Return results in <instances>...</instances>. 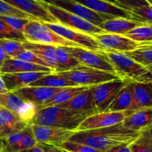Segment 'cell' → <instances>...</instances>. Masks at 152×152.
<instances>
[{"mask_svg":"<svg viewBox=\"0 0 152 152\" xmlns=\"http://www.w3.org/2000/svg\"><path fill=\"white\" fill-rule=\"evenodd\" d=\"M140 132L129 130L122 123L94 129L75 132L68 141L84 144L103 152L126 142H133L138 137Z\"/></svg>","mask_w":152,"mask_h":152,"instance_id":"1","label":"cell"},{"mask_svg":"<svg viewBox=\"0 0 152 152\" xmlns=\"http://www.w3.org/2000/svg\"><path fill=\"white\" fill-rule=\"evenodd\" d=\"M102 52L113 66L116 75L123 81L132 84L152 82L151 72L126 53L108 49H104Z\"/></svg>","mask_w":152,"mask_h":152,"instance_id":"2","label":"cell"},{"mask_svg":"<svg viewBox=\"0 0 152 152\" xmlns=\"http://www.w3.org/2000/svg\"><path fill=\"white\" fill-rule=\"evenodd\" d=\"M88 113L78 112L58 106L46 107L38 110L31 124L50 126L76 132Z\"/></svg>","mask_w":152,"mask_h":152,"instance_id":"3","label":"cell"},{"mask_svg":"<svg viewBox=\"0 0 152 152\" xmlns=\"http://www.w3.org/2000/svg\"><path fill=\"white\" fill-rule=\"evenodd\" d=\"M27 42L64 47H80L59 37L39 21L30 20L22 31Z\"/></svg>","mask_w":152,"mask_h":152,"instance_id":"4","label":"cell"},{"mask_svg":"<svg viewBox=\"0 0 152 152\" xmlns=\"http://www.w3.org/2000/svg\"><path fill=\"white\" fill-rule=\"evenodd\" d=\"M58 74L62 76L76 86L84 87L96 86L102 83L119 79L116 74L83 65L71 71L59 73Z\"/></svg>","mask_w":152,"mask_h":152,"instance_id":"5","label":"cell"},{"mask_svg":"<svg viewBox=\"0 0 152 152\" xmlns=\"http://www.w3.org/2000/svg\"><path fill=\"white\" fill-rule=\"evenodd\" d=\"M46 7L50 14L56 19L57 22L66 28L74 31H80L83 34L90 36L105 34V31L99 27L84 20L82 18L66 11L65 10L50 4L48 1H45Z\"/></svg>","mask_w":152,"mask_h":152,"instance_id":"6","label":"cell"},{"mask_svg":"<svg viewBox=\"0 0 152 152\" xmlns=\"http://www.w3.org/2000/svg\"><path fill=\"white\" fill-rule=\"evenodd\" d=\"M65 49L83 66L115 74L114 68L102 51H93L80 47H65Z\"/></svg>","mask_w":152,"mask_h":152,"instance_id":"7","label":"cell"},{"mask_svg":"<svg viewBox=\"0 0 152 152\" xmlns=\"http://www.w3.org/2000/svg\"><path fill=\"white\" fill-rule=\"evenodd\" d=\"M129 83L120 79L111 80L93 87V97L96 113L105 112L119 92Z\"/></svg>","mask_w":152,"mask_h":152,"instance_id":"8","label":"cell"},{"mask_svg":"<svg viewBox=\"0 0 152 152\" xmlns=\"http://www.w3.org/2000/svg\"><path fill=\"white\" fill-rule=\"evenodd\" d=\"M44 25L59 37L78 45L80 48L96 52H100L103 50L92 36L70 29L59 23H44Z\"/></svg>","mask_w":152,"mask_h":152,"instance_id":"9","label":"cell"},{"mask_svg":"<svg viewBox=\"0 0 152 152\" xmlns=\"http://www.w3.org/2000/svg\"><path fill=\"white\" fill-rule=\"evenodd\" d=\"M48 2L52 5L70 12L97 27H99L105 21L114 19L111 16L96 13L86 6L83 5L80 1H76L74 0H54Z\"/></svg>","mask_w":152,"mask_h":152,"instance_id":"10","label":"cell"},{"mask_svg":"<svg viewBox=\"0 0 152 152\" xmlns=\"http://www.w3.org/2000/svg\"><path fill=\"white\" fill-rule=\"evenodd\" d=\"M31 129L37 144L59 147L64 142L68 141L75 132L50 127L31 124Z\"/></svg>","mask_w":152,"mask_h":152,"instance_id":"11","label":"cell"},{"mask_svg":"<svg viewBox=\"0 0 152 152\" xmlns=\"http://www.w3.org/2000/svg\"><path fill=\"white\" fill-rule=\"evenodd\" d=\"M0 107L15 113L30 124L38 111V108L35 105L25 102L12 92L0 94Z\"/></svg>","mask_w":152,"mask_h":152,"instance_id":"12","label":"cell"},{"mask_svg":"<svg viewBox=\"0 0 152 152\" xmlns=\"http://www.w3.org/2000/svg\"><path fill=\"white\" fill-rule=\"evenodd\" d=\"M127 112L96 113L86 117L80 124L76 132L94 130L120 124L124 121Z\"/></svg>","mask_w":152,"mask_h":152,"instance_id":"13","label":"cell"},{"mask_svg":"<svg viewBox=\"0 0 152 152\" xmlns=\"http://www.w3.org/2000/svg\"><path fill=\"white\" fill-rule=\"evenodd\" d=\"M21 11L44 23H58L46 7L45 1L36 0H8L6 1Z\"/></svg>","mask_w":152,"mask_h":152,"instance_id":"14","label":"cell"},{"mask_svg":"<svg viewBox=\"0 0 152 152\" xmlns=\"http://www.w3.org/2000/svg\"><path fill=\"white\" fill-rule=\"evenodd\" d=\"M114 2L127 10L132 21L142 25H152V4L148 0H116Z\"/></svg>","mask_w":152,"mask_h":152,"instance_id":"15","label":"cell"},{"mask_svg":"<svg viewBox=\"0 0 152 152\" xmlns=\"http://www.w3.org/2000/svg\"><path fill=\"white\" fill-rule=\"evenodd\" d=\"M63 88H52L47 87H28L13 92L27 102L35 105L38 110L42 108L53 96Z\"/></svg>","mask_w":152,"mask_h":152,"instance_id":"16","label":"cell"},{"mask_svg":"<svg viewBox=\"0 0 152 152\" xmlns=\"http://www.w3.org/2000/svg\"><path fill=\"white\" fill-rule=\"evenodd\" d=\"M102 49L127 53L135 50L140 46V43L130 39L128 37L119 34H105L92 36Z\"/></svg>","mask_w":152,"mask_h":152,"instance_id":"17","label":"cell"},{"mask_svg":"<svg viewBox=\"0 0 152 152\" xmlns=\"http://www.w3.org/2000/svg\"><path fill=\"white\" fill-rule=\"evenodd\" d=\"M50 74L47 72H25L1 74V77L9 92L28 87L31 83L39 80L45 76Z\"/></svg>","mask_w":152,"mask_h":152,"instance_id":"18","label":"cell"},{"mask_svg":"<svg viewBox=\"0 0 152 152\" xmlns=\"http://www.w3.org/2000/svg\"><path fill=\"white\" fill-rule=\"evenodd\" d=\"M129 130L140 132L152 127V108H144L127 112V116L122 123Z\"/></svg>","mask_w":152,"mask_h":152,"instance_id":"19","label":"cell"},{"mask_svg":"<svg viewBox=\"0 0 152 152\" xmlns=\"http://www.w3.org/2000/svg\"><path fill=\"white\" fill-rule=\"evenodd\" d=\"M30 123L24 121L17 114L0 107V137L5 138L25 129Z\"/></svg>","mask_w":152,"mask_h":152,"instance_id":"20","label":"cell"},{"mask_svg":"<svg viewBox=\"0 0 152 152\" xmlns=\"http://www.w3.org/2000/svg\"><path fill=\"white\" fill-rule=\"evenodd\" d=\"M83 5L98 13L106 15L112 18H121L132 20V16L127 10L117 5L114 1L101 0H84L80 1Z\"/></svg>","mask_w":152,"mask_h":152,"instance_id":"21","label":"cell"},{"mask_svg":"<svg viewBox=\"0 0 152 152\" xmlns=\"http://www.w3.org/2000/svg\"><path fill=\"white\" fill-rule=\"evenodd\" d=\"M93 87L88 88L70 101L57 106L78 112L96 114L93 97Z\"/></svg>","mask_w":152,"mask_h":152,"instance_id":"22","label":"cell"},{"mask_svg":"<svg viewBox=\"0 0 152 152\" xmlns=\"http://www.w3.org/2000/svg\"><path fill=\"white\" fill-rule=\"evenodd\" d=\"M22 45L25 50L32 52L42 59L48 67L53 71V73H54L57 67L56 56V46L30 42L27 41L22 42Z\"/></svg>","mask_w":152,"mask_h":152,"instance_id":"23","label":"cell"},{"mask_svg":"<svg viewBox=\"0 0 152 152\" xmlns=\"http://www.w3.org/2000/svg\"><path fill=\"white\" fill-rule=\"evenodd\" d=\"M25 72H47L53 74V71L48 67L41 66L11 58L7 59L0 67L1 74Z\"/></svg>","mask_w":152,"mask_h":152,"instance_id":"24","label":"cell"},{"mask_svg":"<svg viewBox=\"0 0 152 152\" xmlns=\"http://www.w3.org/2000/svg\"><path fill=\"white\" fill-rule=\"evenodd\" d=\"M133 111V84L129 83L119 92L105 112H129Z\"/></svg>","mask_w":152,"mask_h":152,"instance_id":"25","label":"cell"},{"mask_svg":"<svg viewBox=\"0 0 152 152\" xmlns=\"http://www.w3.org/2000/svg\"><path fill=\"white\" fill-rule=\"evenodd\" d=\"M142 25V24L129 19H121V18H114L105 21L99 26L107 34H119L124 36L128 32L135 28Z\"/></svg>","mask_w":152,"mask_h":152,"instance_id":"26","label":"cell"},{"mask_svg":"<svg viewBox=\"0 0 152 152\" xmlns=\"http://www.w3.org/2000/svg\"><path fill=\"white\" fill-rule=\"evenodd\" d=\"M134 111L152 108V82L133 84Z\"/></svg>","mask_w":152,"mask_h":152,"instance_id":"27","label":"cell"},{"mask_svg":"<svg viewBox=\"0 0 152 152\" xmlns=\"http://www.w3.org/2000/svg\"><path fill=\"white\" fill-rule=\"evenodd\" d=\"M56 56L57 67L56 71L53 74H59V73L71 71L82 65L75 58L73 57L67 51L65 47L64 46H56Z\"/></svg>","mask_w":152,"mask_h":152,"instance_id":"28","label":"cell"},{"mask_svg":"<svg viewBox=\"0 0 152 152\" xmlns=\"http://www.w3.org/2000/svg\"><path fill=\"white\" fill-rule=\"evenodd\" d=\"M31 87H47L52 88H65L70 87H78L73 84L62 76L58 74H50L42 77L39 80L31 83Z\"/></svg>","mask_w":152,"mask_h":152,"instance_id":"29","label":"cell"},{"mask_svg":"<svg viewBox=\"0 0 152 152\" xmlns=\"http://www.w3.org/2000/svg\"><path fill=\"white\" fill-rule=\"evenodd\" d=\"M89 87L78 86V87H70L62 89L60 91L56 93L50 100H49L47 103L45 104L42 108L57 106V105H61V104L65 103V102L70 101L74 97H75L76 96H77L79 94L83 92V91L86 90Z\"/></svg>","mask_w":152,"mask_h":152,"instance_id":"30","label":"cell"},{"mask_svg":"<svg viewBox=\"0 0 152 152\" xmlns=\"http://www.w3.org/2000/svg\"><path fill=\"white\" fill-rule=\"evenodd\" d=\"M126 53L145 68L152 66V42L140 44L135 50Z\"/></svg>","mask_w":152,"mask_h":152,"instance_id":"31","label":"cell"},{"mask_svg":"<svg viewBox=\"0 0 152 152\" xmlns=\"http://www.w3.org/2000/svg\"><path fill=\"white\" fill-rule=\"evenodd\" d=\"M132 152H152V127L140 132L131 145Z\"/></svg>","mask_w":152,"mask_h":152,"instance_id":"32","label":"cell"},{"mask_svg":"<svg viewBox=\"0 0 152 152\" xmlns=\"http://www.w3.org/2000/svg\"><path fill=\"white\" fill-rule=\"evenodd\" d=\"M124 36L140 44L152 42V25L138 26Z\"/></svg>","mask_w":152,"mask_h":152,"instance_id":"33","label":"cell"},{"mask_svg":"<svg viewBox=\"0 0 152 152\" xmlns=\"http://www.w3.org/2000/svg\"><path fill=\"white\" fill-rule=\"evenodd\" d=\"M0 45L2 47L5 54L12 59L25 50L22 45V42L17 40L0 39Z\"/></svg>","mask_w":152,"mask_h":152,"instance_id":"34","label":"cell"},{"mask_svg":"<svg viewBox=\"0 0 152 152\" xmlns=\"http://www.w3.org/2000/svg\"><path fill=\"white\" fill-rule=\"evenodd\" d=\"M0 16H11L29 20H36L32 16L16 8L11 4H8L6 1L1 0H0Z\"/></svg>","mask_w":152,"mask_h":152,"instance_id":"35","label":"cell"},{"mask_svg":"<svg viewBox=\"0 0 152 152\" xmlns=\"http://www.w3.org/2000/svg\"><path fill=\"white\" fill-rule=\"evenodd\" d=\"M0 39L17 40L22 42H26V39L22 32L15 31L1 21H0Z\"/></svg>","mask_w":152,"mask_h":152,"instance_id":"36","label":"cell"},{"mask_svg":"<svg viewBox=\"0 0 152 152\" xmlns=\"http://www.w3.org/2000/svg\"><path fill=\"white\" fill-rule=\"evenodd\" d=\"M0 21L5 23L6 25L14 29L15 31L22 33L24 28L26 26L27 24L29 22L30 20L29 19L16 17V16H0Z\"/></svg>","mask_w":152,"mask_h":152,"instance_id":"37","label":"cell"},{"mask_svg":"<svg viewBox=\"0 0 152 152\" xmlns=\"http://www.w3.org/2000/svg\"><path fill=\"white\" fill-rule=\"evenodd\" d=\"M62 149L67 152H103L99 150L84 144L77 143V142L65 141L59 146Z\"/></svg>","mask_w":152,"mask_h":152,"instance_id":"38","label":"cell"},{"mask_svg":"<svg viewBox=\"0 0 152 152\" xmlns=\"http://www.w3.org/2000/svg\"><path fill=\"white\" fill-rule=\"evenodd\" d=\"M13 59L25 61V62H29V63L36 64V65H41V66L48 67V65H46L42 59H40L38 56H36V55L34 54V53H33L32 52L27 50H25L24 51L21 52L19 55H17L16 57L13 58Z\"/></svg>","mask_w":152,"mask_h":152,"instance_id":"39","label":"cell"},{"mask_svg":"<svg viewBox=\"0 0 152 152\" xmlns=\"http://www.w3.org/2000/svg\"><path fill=\"white\" fill-rule=\"evenodd\" d=\"M132 142H126V143L120 144L116 145L105 152H132L131 151V145Z\"/></svg>","mask_w":152,"mask_h":152,"instance_id":"40","label":"cell"},{"mask_svg":"<svg viewBox=\"0 0 152 152\" xmlns=\"http://www.w3.org/2000/svg\"><path fill=\"white\" fill-rule=\"evenodd\" d=\"M40 145V144H39ZM42 148L44 152H67L64 151L63 149H62L59 147H56V146H52V145H40Z\"/></svg>","mask_w":152,"mask_h":152,"instance_id":"41","label":"cell"},{"mask_svg":"<svg viewBox=\"0 0 152 152\" xmlns=\"http://www.w3.org/2000/svg\"><path fill=\"white\" fill-rule=\"evenodd\" d=\"M8 59H10V58H9L8 56L5 54V53H4L2 47L0 45V67H1V65H3V63H4V62Z\"/></svg>","mask_w":152,"mask_h":152,"instance_id":"42","label":"cell"},{"mask_svg":"<svg viewBox=\"0 0 152 152\" xmlns=\"http://www.w3.org/2000/svg\"><path fill=\"white\" fill-rule=\"evenodd\" d=\"M20 152H44V151H43L41 145L37 144L36 146L33 147V148H29V149H27V150H24V151H22Z\"/></svg>","mask_w":152,"mask_h":152,"instance_id":"43","label":"cell"},{"mask_svg":"<svg viewBox=\"0 0 152 152\" xmlns=\"http://www.w3.org/2000/svg\"><path fill=\"white\" fill-rule=\"evenodd\" d=\"M9 92L7 91V88H6L5 84H4V81L2 80V77H1V74H0V94H6Z\"/></svg>","mask_w":152,"mask_h":152,"instance_id":"44","label":"cell"},{"mask_svg":"<svg viewBox=\"0 0 152 152\" xmlns=\"http://www.w3.org/2000/svg\"><path fill=\"white\" fill-rule=\"evenodd\" d=\"M147 69H148V71H149L150 72H151V76H152V66L149 67V68H147Z\"/></svg>","mask_w":152,"mask_h":152,"instance_id":"45","label":"cell"},{"mask_svg":"<svg viewBox=\"0 0 152 152\" xmlns=\"http://www.w3.org/2000/svg\"><path fill=\"white\" fill-rule=\"evenodd\" d=\"M148 1L150 3V4H152V0H148Z\"/></svg>","mask_w":152,"mask_h":152,"instance_id":"46","label":"cell"},{"mask_svg":"<svg viewBox=\"0 0 152 152\" xmlns=\"http://www.w3.org/2000/svg\"><path fill=\"white\" fill-rule=\"evenodd\" d=\"M1 138L0 137V146H1Z\"/></svg>","mask_w":152,"mask_h":152,"instance_id":"47","label":"cell"}]
</instances>
